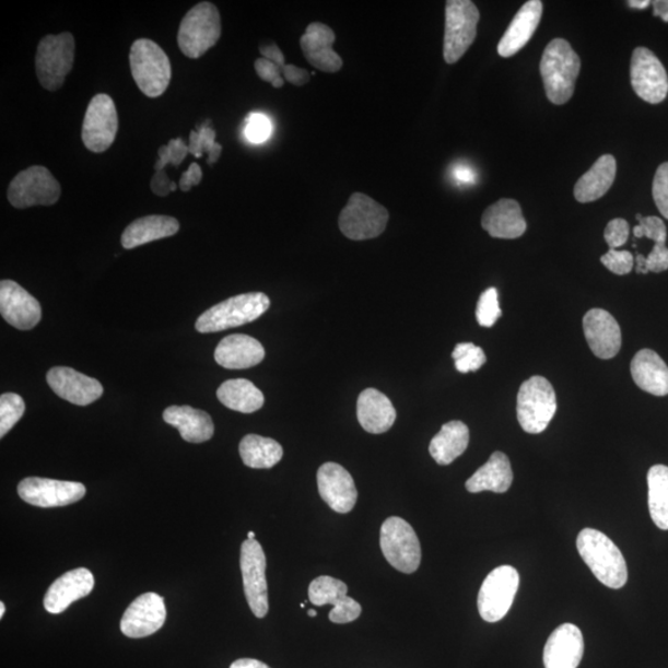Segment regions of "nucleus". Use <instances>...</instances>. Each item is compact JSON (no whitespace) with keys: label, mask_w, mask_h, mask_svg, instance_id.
I'll return each instance as SVG.
<instances>
[{"label":"nucleus","mask_w":668,"mask_h":668,"mask_svg":"<svg viewBox=\"0 0 668 668\" xmlns=\"http://www.w3.org/2000/svg\"><path fill=\"white\" fill-rule=\"evenodd\" d=\"M546 94L553 105H564L575 92L581 60L567 40L553 39L542 55L540 65Z\"/></svg>","instance_id":"1"},{"label":"nucleus","mask_w":668,"mask_h":668,"mask_svg":"<svg viewBox=\"0 0 668 668\" xmlns=\"http://www.w3.org/2000/svg\"><path fill=\"white\" fill-rule=\"evenodd\" d=\"M577 549L583 561L605 586L619 589L628 581V567L623 553L607 535L595 529L582 530Z\"/></svg>","instance_id":"2"},{"label":"nucleus","mask_w":668,"mask_h":668,"mask_svg":"<svg viewBox=\"0 0 668 668\" xmlns=\"http://www.w3.org/2000/svg\"><path fill=\"white\" fill-rule=\"evenodd\" d=\"M270 307V300L262 293L242 294L207 309L196 321L200 333H214L256 321Z\"/></svg>","instance_id":"3"},{"label":"nucleus","mask_w":668,"mask_h":668,"mask_svg":"<svg viewBox=\"0 0 668 668\" xmlns=\"http://www.w3.org/2000/svg\"><path fill=\"white\" fill-rule=\"evenodd\" d=\"M129 61L131 77L145 96L156 98L165 93L172 81V63L162 47L139 39L131 45Z\"/></svg>","instance_id":"4"},{"label":"nucleus","mask_w":668,"mask_h":668,"mask_svg":"<svg viewBox=\"0 0 668 668\" xmlns=\"http://www.w3.org/2000/svg\"><path fill=\"white\" fill-rule=\"evenodd\" d=\"M222 34L218 7L210 2L195 5L183 19L177 44L190 59H199L219 43Z\"/></svg>","instance_id":"5"},{"label":"nucleus","mask_w":668,"mask_h":668,"mask_svg":"<svg viewBox=\"0 0 668 668\" xmlns=\"http://www.w3.org/2000/svg\"><path fill=\"white\" fill-rule=\"evenodd\" d=\"M558 400L551 383L535 375L521 384L517 392V420L528 434H541L556 413Z\"/></svg>","instance_id":"6"},{"label":"nucleus","mask_w":668,"mask_h":668,"mask_svg":"<svg viewBox=\"0 0 668 668\" xmlns=\"http://www.w3.org/2000/svg\"><path fill=\"white\" fill-rule=\"evenodd\" d=\"M74 44L71 33L47 35L37 46L35 69L36 77L47 91L61 89L71 72L74 62Z\"/></svg>","instance_id":"7"},{"label":"nucleus","mask_w":668,"mask_h":668,"mask_svg":"<svg viewBox=\"0 0 668 668\" xmlns=\"http://www.w3.org/2000/svg\"><path fill=\"white\" fill-rule=\"evenodd\" d=\"M388 222V210L362 192H354L350 197L338 220L341 232L352 241L379 237L387 228Z\"/></svg>","instance_id":"8"},{"label":"nucleus","mask_w":668,"mask_h":668,"mask_svg":"<svg viewBox=\"0 0 668 668\" xmlns=\"http://www.w3.org/2000/svg\"><path fill=\"white\" fill-rule=\"evenodd\" d=\"M380 548L384 558L407 575L417 572L421 563V544L412 526L398 516L385 520L380 530Z\"/></svg>","instance_id":"9"},{"label":"nucleus","mask_w":668,"mask_h":668,"mask_svg":"<svg viewBox=\"0 0 668 668\" xmlns=\"http://www.w3.org/2000/svg\"><path fill=\"white\" fill-rule=\"evenodd\" d=\"M479 19L481 14L470 0H448L444 40V58L447 63L462 59L474 43Z\"/></svg>","instance_id":"10"},{"label":"nucleus","mask_w":668,"mask_h":668,"mask_svg":"<svg viewBox=\"0 0 668 668\" xmlns=\"http://www.w3.org/2000/svg\"><path fill=\"white\" fill-rule=\"evenodd\" d=\"M61 186L45 166H32L19 173L8 187V200L15 209L52 206L59 201Z\"/></svg>","instance_id":"11"},{"label":"nucleus","mask_w":668,"mask_h":668,"mask_svg":"<svg viewBox=\"0 0 668 668\" xmlns=\"http://www.w3.org/2000/svg\"><path fill=\"white\" fill-rule=\"evenodd\" d=\"M520 576L513 566H501L489 573L478 595L479 614L488 623L502 620L514 603Z\"/></svg>","instance_id":"12"},{"label":"nucleus","mask_w":668,"mask_h":668,"mask_svg":"<svg viewBox=\"0 0 668 668\" xmlns=\"http://www.w3.org/2000/svg\"><path fill=\"white\" fill-rule=\"evenodd\" d=\"M241 570L244 593L253 614L266 618L269 611L267 558L257 540L247 539L242 543Z\"/></svg>","instance_id":"13"},{"label":"nucleus","mask_w":668,"mask_h":668,"mask_svg":"<svg viewBox=\"0 0 668 668\" xmlns=\"http://www.w3.org/2000/svg\"><path fill=\"white\" fill-rule=\"evenodd\" d=\"M118 115L115 101L108 94H97L90 102L83 119L82 141L92 153H105L115 143Z\"/></svg>","instance_id":"14"},{"label":"nucleus","mask_w":668,"mask_h":668,"mask_svg":"<svg viewBox=\"0 0 668 668\" xmlns=\"http://www.w3.org/2000/svg\"><path fill=\"white\" fill-rule=\"evenodd\" d=\"M630 78L637 96L652 105L667 97L668 77L660 60L646 47H636L630 65Z\"/></svg>","instance_id":"15"},{"label":"nucleus","mask_w":668,"mask_h":668,"mask_svg":"<svg viewBox=\"0 0 668 668\" xmlns=\"http://www.w3.org/2000/svg\"><path fill=\"white\" fill-rule=\"evenodd\" d=\"M86 492L82 483L39 477L25 478L17 485L19 496L25 503L39 507L68 506L80 502Z\"/></svg>","instance_id":"16"},{"label":"nucleus","mask_w":668,"mask_h":668,"mask_svg":"<svg viewBox=\"0 0 668 668\" xmlns=\"http://www.w3.org/2000/svg\"><path fill=\"white\" fill-rule=\"evenodd\" d=\"M348 587L344 582L321 576L312 582L308 587V599L316 607L332 606L329 620L335 624L354 622L362 614V607L351 597L347 596Z\"/></svg>","instance_id":"17"},{"label":"nucleus","mask_w":668,"mask_h":668,"mask_svg":"<svg viewBox=\"0 0 668 668\" xmlns=\"http://www.w3.org/2000/svg\"><path fill=\"white\" fill-rule=\"evenodd\" d=\"M166 620L165 600L156 593H144L131 603L124 618L120 630L126 636L141 638L155 634Z\"/></svg>","instance_id":"18"},{"label":"nucleus","mask_w":668,"mask_h":668,"mask_svg":"<svg viewBox=\"0 0 668 668\" xmlns=\"http://www.w3.org/2000/svg\"><path fill=\"white\" fill-rule=\"evenodd\" d=\"M0 314L9 325L30 331L40 323L39 301L12 280L0 282Z\"/></svg>","instance_id":"19"},{"label":"nucleus","mask_w":668,"mask_h":668,"mask_svg":"<svg viewBox=\"0 0 668 668\" xmlns=\"http://www.w3.org/2000/svg\"><path fill=\"white\" fill-rule=\"evenodd\" d=\"M319 495L338 514L354 509L358 492L352 476L341 465L333 462L319 467L317 472Z\"/></svg>","instance_id":"20"},{"label":"nucleus","mask_w":668,"mask_h":668,"mask_svg":"<svg viewBox=\"0 0 668 668\" xmlns=\"http://www.w3.org/2000/svg\"><path fill=\"white\" fill-rule=\"evenodd\" d=\"M46 380L58 397L79 407H87L103 395L102 384L97 379L68 366H55L47 373Z\"/></svg>","instance_id":"21"},{"label":"nucleus","mask_w":668,"mask_h":668,"mask_svg":"<svg viewBox=\"0 0 668 668\" xmlns=\"http://www.w3.org/2000/svg\"><path fill=\"white\" fill-rule=\"evenodd\" d=\"M583 331L593 354L611 360L622 348V329L605 309L593 308L583 317Z\"/></svg>","instance_id":"22"},{"label":"nucleus","mask_w":668,"mask_h":668,"mask_svg":"<svg viewBox=\"0 0 668 668\" xmlns=\"http://www.w3.org/2000/svg\"><path fill=\"white\" fill-rule=\"evenodd\" d=\"M336 34L326 24L313 23L301 36L300 45L306 60L319 71L335 73L342 69L343 60L333 50Z\"/></svg>","instance_id":"23"},{"label":"nucleus","mask_w":668,"mask_h":668,"mask_svg":"<svg viewBox=\"0 0 668 668\" xmlns=\"http://www.w3.org/2000/svg\"><path fill=\"white\" fill-rule=\"evenodd\" d=\"M94 577L87 569H77L56 579L44 598V607L50 614H61L74 601L91 595Z\"/></svg>","instance_id":"24"},{"label":"nucleus","mask_w":668,"mask_h":668,"mask_svg":"<svg viewBox=\"0 0 668 668\" xmlns=\"http://www.w3.org/2000/svg\"><path fill=\"white\" fill-rule=\"evenodd\" d=\"M585 654V642L578 626L563 624L550 635L543 651L546 668H577Z\"/></svg>","instance_id":"25"},{"label":"nucleus","mask_w":668,"mask_h":668,"mask_svg":"<svg viewBox=\"0 0 668 668\" xmlns=\"http://www.w3.org/2000/svg\"><path fill=\"white\" fill-rule=\"evenodd\" d=\"M266 358L265 347L247 335H232L223 338L214 351V360L225 370H248Z\"/></svg>","instance_id":"26"},{"label":"nucleus","mask_w":668,"mask_h":668,"mask_svg":"<svg viewBox=\"0 0 668 668\" xmlns=\"http://www.w3.org/2000/svg\"><path fill=\"white\" fill-rule=\"evenodd\" d=\"M542 11L543 4L540 0H530L520 8L497 45V52L502 58H511L531 40L541 22Z\"/></svg>","instance_id":"27"},{"label":"nucleus","mask_w":668,"mask_h":668,"mask_svg":"<svg viewBox=\"0 0 668 668\" xmlns=\"http://www.w3.org/2000/svg\"><path fill=\"white\" fill-rule=\"evenodd\" d=\"M356 418L366 432L380 435L392 427L397 411L387 395L376 389H366L358 398Z\"/></svg>","instance_id":"28"},{"label":"nucleus","mask_w":668,"mask_h":668,"mask_svg":"<svg viewBox=\"0 0 668 668\" xmlns=\"http://www.w3.org/2000/svg\"><path fill=\"white\" fill-rule=\"evenodd\" d=\"M482 227L493 238L516 239L526 232L521 207L514 200L503 199L489 206L482 218Z\"/></svg>","instance_id":"29"},{"label":"nucleus","mask_w":668,"mask_h":668,"mask_svg":"<svg viewBox=\"0 0 668 668\" xmlns=\"http://www.w3.org/2000/svg\"><path fill=\"white\" fill-rule=\"evenodd\" d=\"M632 376L637 387L655 397L668 395V366L652 350H643L632 361Z\"/></svg>","instance_id":"30"},{"label":"nucleus","mask_w":668,"mask_h":668,"mask_svg":"<svg viewBox=\"0 0 668 668\" xmlns=\"http://www.w3.org/2000/svg\"><path fill=\"white\" fill-rule=\"evenodd\" d=\"M164 421L180 432L190 444H203L214 435V425L209 413L191 407H171L163 413Z\"/></svg>","instance_id":"31"},{"label":"nucleus","mask_w":668,"mask_h":668,"mask_svg":"<svg viewBox=\"0 0 668 668\" xmlns=\"http://www.w3.org/2000/svg\"><path fill=\"white\" fill-rule=\"evenodd\" d=\"M513 469L509 458L503 452H494L488 462L479 468L466 483L469 493H505L513 484Z\"/></svg>","instance_id":"32"},{"label":"nucleus","mask_w":668,"mask_h":668,"mask_svg":"<svg viewBox=\"0 0 668 668\" xmlns=\"http://www.w3.org/2000/svg\"><path fill=\"white\" fill-rule=\"evenodd\" d=\"M180 223L168 215H147L131 222L124 234H121V246L126 249H134L150 242L173 237Z\"/></svg>","instance_id":"33"},{"label":"nucleus","mask_w":668,"mask_h":668,"mask_svg":"<svg viewBox=\"0 0 668 668\" xmlns=\"http://www.w3.org/2000/svg\"><path fill=\"white\" fill-rule=\"evenodd\" d=\"M617 162L613 155L600 156L575 187L576 200L581 203L597 201L603 197L616 180Z\"/></svg>","instance_id":"34"},{"label":"nucleus","mask_w":668,"mask_h":668,"mask_svg":"<svg viewBox=\"0 0 668 668\" xmlns=\"http://www.w3.org/2000/svg\"><path fill=\"white\" fill-rule=\"evenodd\" d=\"M468 444L469 429L466 423L450 421L432 438L430 455L440 466H448L465 454Z\"/></svg>","instance_id":"35"},{"label":"nucleus","mask_w":668,"mask_h":668,"mask_svg":"<svg viewBox=\"0 0 668 668\" xmlns=\"http://www.w3.org/2000/svg\"><path fill=\"white\" fill-rule=\"evenodd\" d=\"M218 398L225 408L243 413L260 410L266 401L265 394L246 379L224 382L218 390Z\"/></svg>","instance_id":"36"},{"label":"nucleus","mask_w":668,"mask_h":668,"mask_svg":"<svg viewBox=\"0 0 668 668\" xmlns=\"http://www.w3.org/2000/svg\"><path fill=\"white\" fill-rule=\"evenodd\" d=\"M239 454L243 464L254 469H269L277 466L284 449L279 442L258 435L244 437L239 445Z\"/></svg>","instance_id":"37"},{"label":"nucleus","mask_w":668,"mask_h":668,"mask_svg":"<svg viewBox=\"0 0 668 668\" xmlns=\"http://www.w3.org/2000/svg\"><path fill=\"white\" fill-rule=\"evenodd\" d=\"M648 509L658 529L668 530V467L657 465L647 473Z\"/></svg>","instance_id":"38"},{"label":"nucleus","mask_w":668,"mask_h":668,"mask_svg":"<svg viewBox=\"0 0 668 668\" xmlns=\"http://www.w3.org/2000/svg\"><path fill=\"white\" fill-rule=\"evenodd\" d=\"M188 150L195 157H202L204 153L209 154L207 159L209 165L218 163L222 154V145L215 143V131L209 125L191 131Z\"/></svg>","instance_id":"39"},{"label":"nucleus","mask_w":668,"mask_h":668,"mask_svg":"<svg viewBox=\"0 0 668 668\" xmlns=\"http://www.w3.org/2000/svg\"><path fill=\"white\" fill-rule=\"evenodd\" d=\"M25 412V402L21 395L7 392L0 397V437H4L21 420Z\"/></svg>","instance_id":"40"},{"label":"nucleus","mask_w":668,"mask_h":668,"mask_svg":"<svg viewBox=\"0 0 668 668\" xmlns=\"http://www.w3.org/2000/svg\"><path fill=\"white\" fill-rule=\"evenodd\" d=\"M452 356H454L456 370L464 374L481 370L487 362L482 348L473 343L457 344Z\"/></svg>","instance_id":"41"},{"label":"nucleus","mask_w":668,"mask_h":668,"mask_svg":"<svg viewBox=\"0 0 668 668\" xmlns=\"http://www.w3.org/2000/svg\"><path fill=\"white\" fill-rule=\"evenodd\" d=\"M503 315L501 306H499L497 290L489 288L479 297L477 305V321L482 327H493L497 319Z\"/></svg>","instance_id":"42"},{"label":"nucleus","mask_w":668,"mask_h":668,"mask_svg":"<svg viewBox=\"0 0 668 668\" xmlns=\"http://www.w3.org/2000/svg\"><path fill=\"white\" fill-rule=\"evenodd\" d=\"M635 262L637 274L666 271L668 269V248L666 244H655L652 253L646 258L642 254H637Z\"/></svg>","instance_id":"43"},{"label":"nucleus","mask_w":668,"mask_h":668,"mask_svg":"<svg viewBox=\"0 0 668 668\" xmlns=\"http://www.w3.org/2000/svg\"><path fill=\"white\" fill-rule=\"evenodd\" d=\"M188 154H190V150L181 138L172 140L171 143L159 149L155 172H164L168 164L180 166Z\"/></svg>","instance_id":"44"},{"label":"nucleus","mask_w":668,"mask_h":668,"mask_svg":"<svg viewBox=\"0 0 668 668\" xmlns=\"http://www.w3.org/2000/svg\"><path fill=\"white\" fill-rule=\"evenodd\" d=\"M271 133V120L261 113H251L244 127V136L247 140L253 144H261L270 138Z\"/></svg>","instance_id":"45"},{"label":"nucleus","mask_w":668,"mask_h":668,"mask_svg":"<svg viewBox=\"0 0 668 668\" xmlns=\"http://www.w3.org/2000/svg\"><path fill=\"white\" fill-rule=\"evenodd\" d=\"M635 238H648L655 242V244H666L667 231L666 225L661 219L655 218V215H648L638 221V224L634 228Z\"/></svg>","instance_id":"46"},{"label":"nucleus","mask_w":668,"mask_h":668,"mask_svg":"<svg viewBox=\"0 0 668 668\" xmlns=\"http://www.w3.org/2000/svg\"><path fill=\"white\" fill-rule=\"evenodd\" d=\"M600 261L603 262V266L608 270L614 272L617 276H628L629 272L633 270L635 262L632 253L617 249H609V251L600 258Z\"/></svg>","instance_id":"47"},{"label":"nucleus","mask_w":668,"mask_h":668,"mask_svg":"<svg viewBox=\"0 0 668 668\" xmlns=\"http://www.w3.org/2000/svg\"><path fill=\"white\" fill-rule=\"evenodd\" d=\"M653 196L658 211L668 220V163L658 166L654 177Z\"/></svg>","instance_id":"48"},{"label":"nucleus","mask_w":668,"mask_h":668,"mask_svg":"<svg viewBox=\"0 0 668 668\" xmlns=\"http://www.w3.org/2000/svg\"><path fill=\"white\" fill-rule=\"evenodd\" d=\"M629 223L623 219L610 221L605 232V239L610 249L623 247L629 239Z\"/></svg>","instance_id":"49"},{"label":"nucleus","mask_w":668,"mask_h":668,"mask_svg":"<svg viewBox=\"0 0 668 668\" xmlns=\"http://www.w3.org/2000/svg\"><path fill=\"white\" fill-rule=\"evenodd\" d=\"M254 68L258 73V77L266 82L274 83L279 79H282V69L278 65L271 62L265 58H260L254 63Z\"/></svg>","instance_id":"50"},{"label":"nucleus","mask_w":668,"mask_h":668,"mask_svg":"<svg viewBox=\"0 0 668 668\" xmlns=\"http://www.w3.org/2000/svg\"><path fill=\"white\" fill-rule=\"evenodd\" d=\"M150 187H152V191L155 195L160 197H165L174 192L177 188V185L173 183L171 178H168L167 174L164 171L157 172L153 176L152 184H150Z\"/></svg>","instance_id":"51"},{"label":"nucleus","mask_w":668,"mask_h":668,"mask_svg":"<svg viewBox=\"0 0 668 668\" xmlns=\"http://www.w3.org/2000/svg\"><path fill=\"white\" fill-rule=\"evenodd\" d=\"M202 168L199 164H191L188 171L183 174L178 187L184 192L190 191L194 186L199 185L202 181Z\"/></svg>","instance_id":"52"},{"label":"nucleus","mask_w":668,"mask_h":668,"mask_svg":"<svg viewBox=\"0 0 668 668\" xmlns=\"http://www.w3.org/2000/svg\"><path fill=\"white\" fill-rule=\"evenodd\" d=\"M282 74L288 82L291 84H295V86H304L312 78V73H309L305 69H300L295 65H286L284 69H282Z\"/></svg>","instance_id":"53"},{"label":"nucleus","mask_w":668,"mask_h":668,"mask_svg":"<svg viewBox=\"0 0 668 668\" xmlns=\"http://www.w3.org/2000/svg\"><path fill=\"white\" fill-rule=\"evenodd\" d=\"M260 54L262 55V58L271 62H274L276 65L279 66V68L281 69L285 68L286 66L285 56L284 54L281 52L278 45L272 44V45L261 46Z\"/></svg>","instance_id":"54"},{"label":"nucleus","mask_w":668,"mask_h":668,"mask_svg":"<svg viewBox=\"0 0 668 668\" xmlns=\"http://www.w3.org/2000/svg\"><path fill=\"white\" fill-rule=\"evenodd\" d=\"M454 177L459 184H474L476 183V173L473 168L468 165H456L454 167Z\"/></svg>","instance_id":"55"},{"label":"nucleus","mask_w":668,"mask_h":668,"mask_svg":"<svg viewBox=\"0 0 668 668\" xmlns=\"http://www.w3.org/2000/svg\"><path fill=\"white\" fill-rule=\"evenodd\" d=\"M231 668H270L265 663L254 660V658H239V660L234 661L231 665Z\"/></svg>","instance_id":"56"},{"label":"nucleus","mask_w":668,"mask_h":668,"mask_svg":"<svg viewBox=\"0 0 668 668\" xmlns=\"http://www.w3.org/2000/svg\"><path fill=\"white\" fill-rule=\"evenodd\" d=\"M653 7L654 15L660 16L664 22L668 23V0H655Z\"/></svg>","instance_id":"57"},{"label":"nucleus","mask_w":668,"mask_h":668,"mask_svg":"<svg viewBox=\"0 0 668 668\" xmlns=\"http://www.w3.org/2000/svg\"><path fill=\"white\" fill-rule=\"evenodd\" d=\"M628 4L629 7H632L635 9H646L648 5L652 4V2H648V0H630Z\"/></svg>","instance_id":"58"},{"label":"nucleus","mask_w":668,"mask_h":668,"mask_svg":"<svg viewBox=\"0 0 668 668\" xmlns=\"http://www.w3.org/2000/svg\"><path fill=\"white\" fill-rule=\"evenodd\" d=\"M5 614V605L3 601H0V618H3Z\"/></svg>","instance_id":"59"},{"label":"nucleus","mask_w":668,"mask_h":668,"mask_svg":"<svg viewBox=\"0 0 668 668\" xmlns=\"http://www.w3.org/2000/svg\"><path fill=\"white\" fill-rule=\"evenodd\" d=\"M307 614H308V617L316 618V617H317V611H316V610H313V609H309V610L307 611Z\"/></svg>","instance_id":"60"},{"label":"nucleus","mask_w":668,"mask_h":668,"mask_svg":"<svg viewBox=\"0 0 668 668\" xmlns=\"http://www.w3.org/2000/svg\"><path fill=\"white\" fill-rule=\"evenodd\" d=\"M248 540H256V534H254L253 531L248 532Z\"/></svg>","instance_id":"61"},{"label":"nucleus","mask_w":668,"mask_h":668,"mask_svg":"<svg viewBox=\"0 0 668 668\" xmlns=\"http://www.w3.org/2000/svg\"><path fill=\"white\" fill-rule=\"evenodd\" d=\"M642 219H643V215H642V214H636V220H637V221H640V220H642Z\"/></svg>","instance_id":"62"}]
</instances>
